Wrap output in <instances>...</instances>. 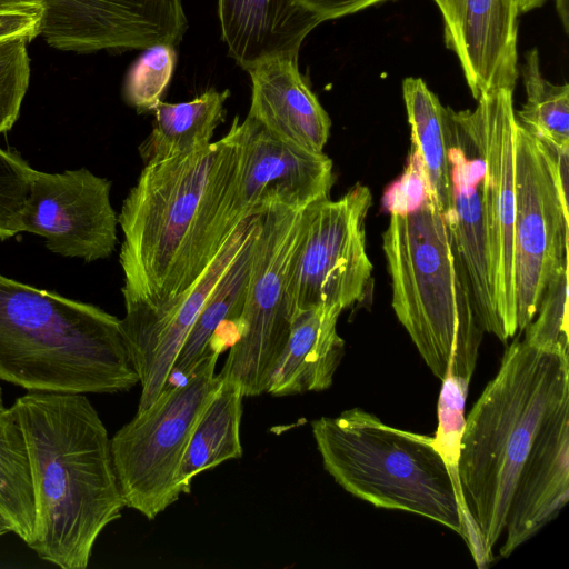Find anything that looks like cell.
I'll return each instance as SVG.
<instances>
[{
	"label": "cell",
	"mask_w": 569,
	"mask_h": 569,
	"mask_svg": "<svg viewBox=\"0 0 569 569\" xmlns=\"http://www.w3.org/2000/svg\"><path fill=\"white\" fill-rule=\"evenodd\" d=\"M466 541L485 568L536 536L569 499V356L515 339L466 418L458 467Z\"/></svg>",
	"instance_id": "obj_1"
},
{
	"label": "cell",
	"mask_w": 569,
	"mask_h": 569,
	"mask_svg": "<svg viewBox=\"0 0 569 569\" xmlns=\"http://www.w3.org/2000/svg\"><path fill=\"white\" fill-rule=\"evenodd\" d=\"M12 408L33 492L29 547L62 569H84L99 535L126 507L108 431L84 393L29 391Z\"/></svg>",
	"instance_id": "obj_2"
},
{
	"label": "cell",
	"mask_w": 569,
	"mask_h": 569,
	"mask_svg": "<svg viewBox=\"0 0 569 569\" xmlns=\"http://www.w3.org/2000/svg\"><path fill=\"white\" fill-rule=\"evenodd\" d=\"M0 380L64 393H114L139 382L120 319L1 273Z\"/></svg>",
	"instance_id": "obj_3"
},
{
	"label": "cell",
	"mask_w": 569,
	"mask_h": 569,
	"mask_svg": "<svg viewBox=\"0 0 569 569\" xmlns=\"http://www.w3.org/2000/svg\"><path fill=\"white\" fill-rule=\"evenodd\" d=\"M382 249L391 306L423 361L440 380H471L485 330L441 213L427 201L390 214Z\"/></svg>",
	"instance_id": "obj_4"
},
{
	"label": "cell",
	"mask_w": 569,
	"mask_h": 569,
	"mask_svg": "<svg viewBox=\"0 0 569 569\" xmlns=\"http://www.w3.org/2000/svg\"><path fill=\"white\" fill-rule=\"evenodd\" d=\"M223 148L222 137L206 149L146 163L118 217L126 310L160 311L180 299L190 246Z\"/></svg>",
	"instance_id": "obj_5"
},
{
	"label": "cell",
	"mask_w": 569,
	"mask_h": 569,
	"mask_svg": "<svg viewBox=\"0 0 569 569\" xmlns=\"http://www.w3.org/2000/svg\"><path fill=\"white\" fill-rule=\"evenodd\" d=\"M328 473L377 508L431 519L466 539L458 493L433 437L385 423L360 408L312 421Z\"/></svg>",
	"instance_id": "obj_6"
},
{
	"label": "cell",
	"mask_w": 569,
	"mask_h": 569,
	"mask_svg": "<svg viewBox=\"0 0 569 569\" xmlns=\"http://www.w3.org/2000/svg\"><path fill=\"white\" fill-rule=\"evenodd\" d=\"M210 349L183 382L164 387L154 402L110 439L126 507L154 519L183 493L179 470L192 430L221 379L219 355Z\"/></svg>",
	"instance_id": "obj_7"
},
{
	"label": "cell",
	"mask_w": 569,
	"mask_h": 569,
	"mask_svg": "<svg viewBox=\"0 0 569 569\" xmlns=\"http://www.w3.org/2000/svg\"><path fill=\"white\" fill-rule=\"evenodd\" d=\"M302 210L271 206L260 212L240 338L218 375L240 385L244 397L267 392L272 369L293 321L290 282Z\"/></svg>",
	"instance_id": "obj_8"
},
{
	"label": "cell",
	"mask_w": 569,
	"mask_h": 569,
	"mask_svg": "<svg viewBox=\"0 0 569 569\" xmlns=\"http://www.w3.org/2000/svg\"><path fill=\"white\" fill-rule=\"evenodd\" d=\"M513 277L518 331L535 318L548 283L568 268V201L547 147L517 122Z\"/></svg>",
	"instance_id": "obj_9"
},
{
	"label": "cell",
	"mask_w": 569,
	"mask_h": 569,
	"mask_svg": "<svg viewBox=\"0 0 569 569\" xmlns=\"http://www.w3.org/2000/svg\"><path fill=\"white\" fill-rule=\"evenodd\" d=\"M371 203L369 188L357 183L337 200L303 209L290 282L293 317L317 307L343 311L363 300L372 272L366 248Z\"/></svg>",
	"instance_id": "obj_10"
},
{
	"label": "cell",
	"mask_w": 569,
	"mask_h": 569,
	"mask_svg": "<svg viewBox=\"0 0 569 569\" xmlns=\"http://www.w3.org/2000/svg\"><path fill=\"white\" fill-rule=\"evenodd\" d=\"M512 93L510 90H498L482 94L471 110L483 161L482 200L489 286L500 340L503 342L518 331L513 277V148L518 121Z\"/></svg>",
	"instance_id": "obj_11"
},
{
	"label": "cell",
	"mask_w": 569,
	"mask_h": 569,
	"mask_svg": "<svg viewBox=\"0 0 569 569\" xmlns=\"http://www.w3.org/2000/svg\"><path fill=\"white\" fill-rule=\"evenodd\" d=\"M110 191L108 179L86 168L59 173L33 169L22 231L43 238L46 248L62 257L106 259L117 244Z\"/></svg>",
	"instance_id": "obj_12"
},
{
	"label": "cell",
	"mask_w": 569,
	"mask_h": 569,
	"mask_svg": "<svg viewBox=\"0 0 569 569\" xmlns=\"http://www.w3.org/2000/svg\"><path fill=\"white\" fill-rule=\"evenodd\" d=\"M242 219L193 287L169 308L128 309L120 320L130 361L142 388L138 411L148 409L169 383L173 365L200 311L259 220Z\"/></svg>",
	"instance_id": "obj_13"
},
{
	"label": "cell",
	"mask_w": 569,
	"mask_h": 569,
	"mask_svg": "<svg viewBox=\"0 0 569 569\" xmlns=\"http://www.w3.org/2000/svg\"><path fill=\"white\" fill-rule=\"evenodd\" d=\"M446 143L451 192V212L445 221L456 256L467 276L485 332L500 339L492 305L487 234L482 200L483 161L471 110L446 107Z\"/></svg>",
	"instance_id": "obj_14"
},
{
	"label": "cell",
	"mask_w": 569,
	"mask_h": 569,
	"mask_svg": "<svg viewBox=\"0 0 569 569\" xmlns=\"http://www.w3.org/2000/svg\"><path fill=\"white\" fill-rule=\"evenodd\" d=\"M241 159L238 202L244 217L271 206L302 210L329 198L332 161L284 142L248 117L240 121Z\"/></svg>",
	"instance_id": "obj_15"
},
{
	"label": "cell",
	"mask_w": 569,
	"mask_h": 569,
	"mask_svg": "<svg viewBox=\"0 0 569 569\" xmlns=\"http://www.w3.org/2000/svg\"><path fill=\"white\" fill-rule=\"evenodd\" d=\"M445 43L457 56L476 100L498 90L513 91L518 79L516 0H433Z\"/></svg>",
	"instance_id": "obj_16"
},
{
	"label": "cell",
	"mask_w": 569,
	"mask_h": 569,
	"mask_svg": "<svg viewBox=\"0 0 569 569\" xmlns=\"http://www.w3.org/2000/svg\"><path fill=\"white\" fill-rule=\"evenodd\" d=\"M297 61L296 56H277L247 70L252 83L248 117L284 142L323 152L331 121Z\"/></svg>",
	"instance_id": "obj_17"
},
{
	"label": "cell",
	"mask_w": 569,
	"mask_h": 569,
	"mask_svg": "<svg viewBox=\"0 0 569 569\" xmlns=\"http://www.w3.org/2000/svg\"><path fill=\"white\" fill-rule=\"evenodd\" d=\"M221 39L246 71L262 60L296 56L322 21L297 0H218Z\"/></svg>",
	"instance_id": "obj_18"
},
{
	"label": "cell",
	"mask_w": 569,
	"mask_h": 569,
	"mask_svg": "<svg viewBox=\"0 0 569 569\" xmlns=\"http://www.w3.org/2000/svg\"><path fill=\"white\" fill-rule=\"evenodd\" d=\"M341 312L338 308L317 307L295 315L267 392L282 397L331 387L345 352V341L337 331Z\"/></svg>",
	"instance_id": "obj_19"
},
{
	"label": "cell",
	"mask_w": 569,
	"mask_h": 569,
	"mask_svg": "<svg viewBox=\"0 0 569 569\" xmlns=\"http://www.w3.org/2000/svg\"><path fill=\"white\" fill-rule=\"evenodd\" d=\"M259 220L200 311L173 365L183 379L210 350L230 348L241 335V315L250 277Z\"/></svg>",
	"instance_id": "obj_20"
},
{
	"label": "cell",
	"mask_w": 569,
	"mask_h": 569,
	"mask_svg": "<svg viewBox=\"0 0 569 569\" xmlns=\"http://www.w3.org/2000/svg\"><path fill=\"white\" fill-rule=\"evenodd\" d=\"M229 96V90L211 88L187 102L160 101L153 109L152 131L139 148L144 163L206 149L223 121Z\"/></svg>",
	"instance_id": "obj_21"
},
{
	"label": "cell",
	"mask_w": 569,
	"mask_h": 569,
	"mask_svg": "<svg viewBox=\"0 0 569 569\" xmlns=\"http://www.w3.org/2000/svg\"><path fill=\"white\" fill-rule=\"evenodd\" d=\"M402 97L411 130V149L421 161L429 201L446 221L451 212L446 107L421 78H406Z\"/></svg>",
	"instance_id": "obj_22"
},
{
	"label": "cell",
	"mask_w": 569,
	"mask_h": 569,
	"mask_svg": "<svg viewBox=\"0 0 569 569\" xmlns=\"http://www.w3.org/2000/svg\"><path fill=\"white\" fill-rule=\"evenodd\" d=\"M244 395L239 383L221 380L202 410L189 439L179 470L183 493L198 475L242 456L240 422Z\"/></svg>",
	"instance_id": "obj_23"
},
{
	"label": "cell",
	"mask_w": 569,
	"mask_h": 569,
	"mask_svg": "<svg viewBox=\"0 0 569 569\" xmlns=\"http://www.w3.org/2000/svg\"><path fill=\"white\" fill-rule=\"evenodd\" d=\"M0 512L28 546L34 528V503L28 449L12 406L0 411Z\"/></svg>",
	"instance_id": "obj_24"
},
{
	"label": "cell",
	"mask_w": 569,
	"mask_h": 569,
	"mask_svg": "<svg viewBox=\"0 0 569 569\" xmlns=\"http://www.w3.org/2000/svg\"><path fill=\"white\" fill-rule=\"evenodd\" d=\"M521 76L527 98L517 121L547 144L569 147V84L543 77L537 48L526 53Z\"/></svg>",
	"instance_id": "obj_25"
},
{
	"label": "cell",
	"mask_w": 569,
	"mask_h": 569,
	"mask_svg": "<svg viewBox=\"0 0 569 569\" xmlns=\"http://www.w3.org/2000/svg\"><path fill=\"white\" fill-rule=\"evenodd\" d=\"M438 401V428L433 446L443 459L453 480L459 505L465 519V505L459 482L458 467L461 441L466 427L465 405L470 380L448 375L442 380Z\"/></svg>",
	"instance_id": "obj_26"
},
{
	"label": "cell",
	"mask_w": 569,
	"mask_h": 569,
	"mask_svg": "<svg viewBox=\"0 0 569 569\" xmlns=\"http://www.w3.org/2000/svg\"><path fill=\"white\" fill-rule=\"evenodd\" d=\"M129 68L123 86L126 101L139 113L153 111L171 80L174 46L159 43L147 49Z\"/></svg>",
	"instance_id": "obj_27"
},
{
	"label": "cell",
	"mask_w": 569,
	"mask_h": 569,
	"mask_svg": "<svg viewBox=\"0 0 569 569\" xmlns=\"http://www.w3.org/2000/svg\"><path fill=\"white\" fill-rule=\"evenodd\" d=\"M568 268L548 283L538 311L525 328V340L537 348L568 351Z\"/></svg>",
	"instance_id": "obj_28"
},
{
	"label": "cell",
	"mask_w": 569,
	"mask_h": 569,
	"mask_svg": "<svg viewBox=\"0 0 569 569\" xmlns=\"http://www.w3.org/2000/svg\"><path fill=\"white\" fill-rule=\"evenodd\" d=\"M26 39L0 42V134L19 118L30 81V57Z\"/></svg>",
	"instance_id": "obj_29"
},
{
	"label": "cell",
	"mask_w": 569,
	"mask_h": 569,
	"mask_svg": "<svg viewBox=\"0 0 569 569\" xmlns=\"http://www.w3.org/2000/svg\"><path fill=\"white\" fill-rule=\"evenodd\" d=\"M33 169L13 149L0 147V240L22 231V216Z\"/></svg>",
	"instance_id": "obj_30"
},
{
	"label": "cell",
	"mask_w": 569,
	"mask_h": 569,
	"mask_svg": "<svg viewBox=\"0 0 569 569\" xmlns=\"http://www.w3.org/2000/svg\"><path fill=\"white\" fill-rule=\"evenodd\" d=\"M390 214H406L429 201L421 161L410 149L408 163L401 177L386 190L382 198Z\"/></svg>",
	"instance_id": "obj_31"
},
{
	"label": "cell",
	"mask_w": 569,
	"mask_h": 569,
	"mask_svg": "<svg viewBox=\"0 0 569 569\" xmlns=\"http://www.w3.org/2000/svg\"><path fill=\"white\" fill-rule=\"evenodd\" d=\"M44 14L40 1H10L0 3V42L26 39L32 41L41 33Z\"/></svg>",
	"instance_id": "obj_32"
},
{
	"label": "cell",
	"mask_w": 569,
	"mask_h": 569,
	"mask_svg": "<svg viewBox=\"0 0 569 569\" xmlns=\"http://www.w3.org/2000/svg\"><path fill=\"white\" fill-rule=\"evenodd\" d=\"M321 21L351 14L386 0H297Z\"/></svg>",
	"instance_id": "obj_33"
},
{
	"label": "cell",
	"mask_w": 569,
	"mask_h": 569,
	"mask_svg": "<svg viewBox=\"0 0 569 569\" xmlns=\"http://www.w3.org/2000/svg\"><path fill=\"white\" fill-rule=\"evenodd\" d=\"M547 0H516L519 13H525L541 7Z\"/></svg>",
	"instance_id": "obj_34"
},
{
	"label": "cell",
	"mask_w": 569,
	"mask_h": 569,
	"mask_svg": "<svg viewBox=\"0 0 569 569\" xmlns=\"http://www.w3.org/2000/svg\"><path fill=\"white\" fill-rule=\"evenodd\" d=\"M10 1H22V0H0V3L10 2ZM27 1H40L43 3L44 9H52L56 6H58L61 0H27Z\"/></svg>",
	"instance_id": "obj_35"
},
{
	"label": "cell",
	"mask_w": 569,
	"mask_h": 569,
	"mask_svg": "<svg viewBox=\"0 0 569 569\" xmlns=\"http://www.w3.org/2000/svg\"><path fill=\"white\" fill-rule=\"evenodd\" d=\"M9 532H12L11 527L3 515L0 512V537Z\"/></svg>",
	"instance_id": "obj_36"
},
{
	"label": "cell",
	"mask_w": 569,
	"mask_h": 569,
	"mask_svg": "<svg viewBox=\"0 0 569 569\" xmlns=\"http://www.w3.org/2000/svg\"><path fill=\"white\" fill-rule=\"evenodd\" d=\"M3 409H4V405H3V399H2V389L0 386V411H2Z\"/></svg>",
	"instance_id": "obj_37"
}]
</instances>
